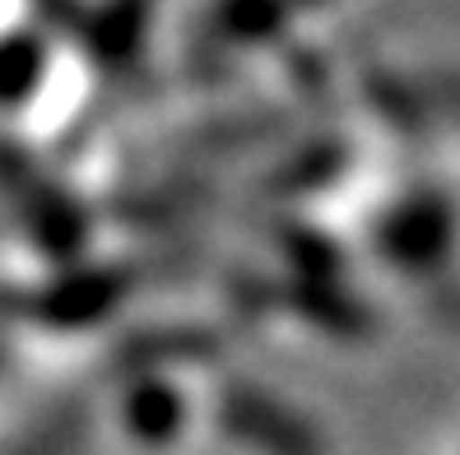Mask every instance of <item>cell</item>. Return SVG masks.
Listing matches in <instances>:
<instances>
[{"mask_svg": "<svg viewBox=\"0 0 460 455\" xmlns=\"http://www.w3.org/2000/svg\"><path fill=\"white\" fill-rule=\"evenodd\" d=\"M0 61H10V66H0V93H5V98L23 93L38 79V47L33 42L5 47V57H0Z\"/></svg>", "mask_w": 460, "mask_h": 455, "instance_id": "obj_1", "label": "cell"}]
</instances>
